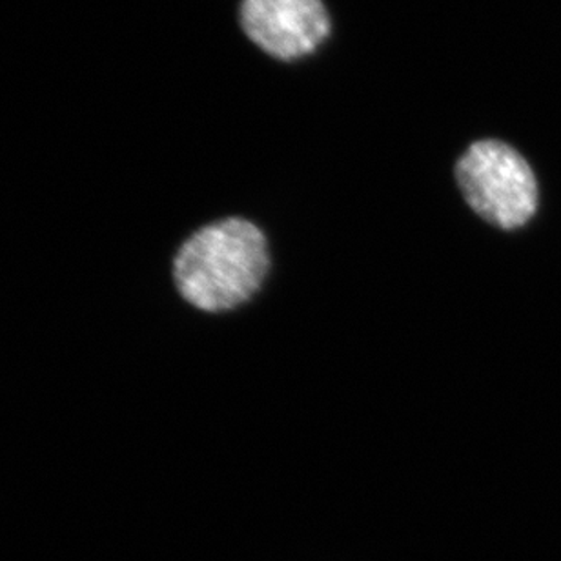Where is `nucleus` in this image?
<instances>
[{"instance_id":"nucleus-2","label":"nucleus","mask_w":561,"mask_h":561,"mask_svg":"<svg viewBox=\"0 0 561 561\" xmlns=\"http://www.w3.org/2000/svg\"><path fill=\"white\" fill-rule=\"evenodd\" d=\"M456 181L465 203L486 225L514 232L540 208V186L529 161L497 139L478 140L459 157Z\"/></svg>"},{"instance_id":"nucleus-1","label":"nucleus","mask_w":561,"mask_h":561,"mask_svg":"<svg viewBox=\"0 0 561 561\" xmlns=\"http://www.w3.org/2000/svg\"><path fill=\"white\" fill-rule=\"evenodd\" d=\"M268 271L265 233L241 217L201 228L173 260L181 296L205 312H228L249 302L265 285Z\"/></svg>"},{"instance_id":"nucleus-3","label":"nucleus","mask_w":561,"mask_h":561,"mask_svg":"<svg viewBox=\"0 0 561 561\" xmlns=\"http://www.w3.org/2000/svg\"><path fill=\"white\" fill-rule=\"evenodd\" d=\"M239 16L247 37L279 60L312 54L330 33L321 0H243Z\"/></svg>"}]
</instances>
